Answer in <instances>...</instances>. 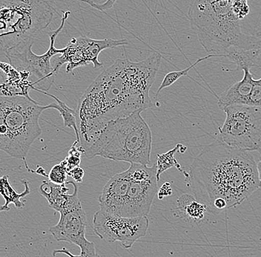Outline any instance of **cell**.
<instances>
[{"instance_id":"6da1fadb","label":"cell","mask_w":261,"mask_h":257,"mask_svg":"<svg viewBox=\"0 0 261 257\" xmlns=\"http://www.w3.org/2000/svg\"><path fill=\"white\" fill-rule=\"evenodd\" d=\"M161 61L160 53L137 63L117 59L90 84L76 109L80 145L83 150L108 123L152 106L150 89Z\"/></svg>"},{"instance_id":"7a4b0ae2","label":"cell","mask_w":261,"mask_h":257,"mask_svg":"<svg viewBox=\"0 0 261 257\" xmlns=\"http://www.w3.org/2000/svg\"><path fill=\"white\" fill-rule=\"evenodd\" d=\"M185 183L195 197L210 206L222 199L228 209L240 205L260 189L257 162L252 152L240 150L217 140L205 146L189 168L184 171Z\"/></svg>"},{"instance_id":"3957f363","label":"cell","mask_w":261,"mask_h":257,"mask_svg":"<svg viewBox=\"0 0 261 257\" xmlns=\"http://www.w3.org/2000/svg\"><path fill=\"white\" fill-rule=\"evenodd\" d=\"M236 0H190L188 17L198 40L208 53L223 57L228 49H260L261 40L241 30L233 12Z\"/></svg>"},{"instance_id":"277c9868","label":"cell","mask_w":261,"mask_h":257,"mask_svg":"<svg viewBox=\"0 0 261 257\" xmlns=\"http://www.w3.org/2000/svg\"><path fill=\"white\" fill-rule=\"evenodd\" d=\"M142 111L108 123L84 150L89 159L100 156L114 161L151 163L152 135Z\"/></svg>"},{"instance_id":"5b68a950","label":"cell","mask_w":261,"mask_h":257,"mask_svg":"<svg viewBox=\"0 0 261 257\" xmlns=\"http://www.w3.org/2000/svg\"><path fill=\"white\" fill-rule=\"evenodd\" d=\"M49 109L32 98L0 96V150L13 158L22 159L29 172L26 157L42 129L41 114Z\"/></svg>"},{"instance_id":"8992f818","label":"cell","mask_w":261,"mask_h":257,"mask_svg":"<svg viewBox=\"0 0 261 257\" xmlns=\"http://www.w3.org/2000/svg\"><path fill=\"white\" fill-rule=\"evenodd\" d=\"M56 13L54 0H0V52L36 40Z\"/></svg>"},{"instance_id":"52a82bcc","label":"cell","mask_w":261,"mask_h":257,"mask_svg":"<svg viewBox=\"0 0 261 257\" xmlns=\"http://www.w3.org/2000/svg\"><path fill=\"white\" fill-rule=\"evenodd\" d=\"M71 11L63 12L61 24L56 30L48 32L50 38V45L48 51L42 55H36L32 51V46L35 40H27L19 42V44L8 49L6 55L10 64L13 65L18 71L28 72L30 74V79L35 91H46L55 83V77L57 74L54 70L53 65L50 63L52 57L63 52V49L55 48V41L57 36L63 31L65 22Z\"/></svg>"},{"instance_id":"ba28073f","label":"cell","mask_w":261,"mask_h":257,"mask_svg":"<svg viewBox=\"0 0 261 257\" xmlns=\"http://www.w3.org/2000/svg\"><path fill=\"white\" fill-rule=\"evenodd\" d=\"M222 110L226 119L219 129L220 141L246 151L261 153V107L233 105Z\"/></svg>"},{"instance_id":"9c48e42d","label":"cell","mask_w":261,"mask_h":257,"mask_svg":"<svg viewBox=\"0 0 261 257\" xmlns=\"http://www.w3.org/2000/svg\"><path fill=\"white\" fill-rule=\"evenodd\" d=\"M128 170L132 181L121 217H148L158 191L156 163L151 167L132 163Z\"/></svg>"},{"instance_id":"30bf717a","label":"cell","mask_w":261,"mask_h":257,"mask_svg":"<svg viewBox=\"0 0 261 257\" xmlns=\"http://www.w3.org/2000/svg\"><path fill=\"white\" fill-rule=\"evenodd\" d=\"M149 227L148 217H123L99 209L93 219V229L101 240L120 242L129 249L138 240L146 237Z\"/></svg>"},{"instance_id":"8fae6325","label":"cell","mask_w":261,"mask_h":257,"mask_svg":"<svg viewBox=\"0 0 261 257\" xmlns=\"http://www.w3.org/2000/svg\"><path fill=\"white\" fill-rule=\"evenodd\" d=\"M127 44L126 39L94 40L85 35L73 37L63 49L61 56L57 59L54 69L58 73L60 68L67 63L66 73H69L78 67L86 66L91 63L94 69H101L103 68V64L99 61L98 57L102 51Z\"/></svg>"},{"instance_id":"7c38bea8","label":"cell","mask_w":261,"mask_h":257,"mask_svg":"<svg viewBox=\"0 0 261 257\" xmlns=\"http://www.w3.org/2000/svg\"><path fill=\"white\" fill-rule=\"evenodd\" d=\"M87 217L83 206L60 213V220L49 231L56 241L74 244L80 248L89 240L86 239Z\"/></svg>"},{"instance_id":"4fadbf2b","label":"cell","mask_w":261,"mask_h":257,"mask_svg":"<svg viewBox=\"0 0 261 257\" xmlns=\"http://www.w3.org/2000/svg\"><path fill=\"white\" fill-rule=\"evenodd\" d=\"M130 181L132 178L128 169L112 176L104 186L99 197L101 211L121 217Z\"/></svg>"},{"instance_id":"5bb4252c","label":"cell","mask_w":261,"mask_h":257,"mask_svg":"<svg viewBox=\"0 0 261 257\" xmlns=\"http://www.w3.org/2000/svg\"><path fill=\"white\" fill-rule=\"evenodd\" d=\"M40 193L48 201L49 207L60 214L82 204L78 197L77 184L73 181L56 184L50 181H44L40 185Z\"/></svg>"},{"instance_id":"9a60e30c","label":"cell","mask_w":261,"mask_h":257,"mask_svg":"<svg viewBox=\"0 0 261 257\" xmlns=\"http://www.w3.org/2000/svg\"><path fill=\"white\" fill-rule=\"evenodd\" d=\"M30 74L16 70L10 63L0 61V96H23L32 98L29 90L33 89Z\"/></svg>"},{"instance_id":"2e32d148","label":"cell","mask_w":261,"mask_h":257,"mask_svg":"<svg viewBox=\"0 0 261 257\" xmlns=\"http://www.w3.org/2000/svg\"><path fill=\"white\" fill-rule=\"evenodd\" d=\"M175 211L182 220L188 222H199L205 217L207 205L197 200L195 196L184 193L177 199Z\"/></svg>"},{"instance_id":"e0dca14e","label":"cell","mask_w":261,"mask_h":257,"mask_svg":"<svg viewBox=\"0 0 261 257\" xmlns=\"http://www.w3.org/2000/svg\"><path fill=\"white\" fill-rule=\"evenodd\" d=\"M8 176L0 177V195L4 198L6 203L3 205L0 206V212L3 211H9V204H13L15 206L16 208L23 209L25 204L23 201H21L22 198L30 194L31 189L29 186V182L28 180L22 179L21 183L24 185V190L23 192L19 193L16 192L9 182Z\"/></svg>"},{"instance_id":"ac0fdd59","label":"cell","mask_w":261,"mask_h":257,"mask_svg":"<svg viewBox=\"0 0 261 257\" xmlns=\"http://www.w3.org/2000/svg\"><path fill=\"white\" fill-rule=\"evenodd\" d=\"M260 49H244L238 47H231L228 49L223 57H226L230 61L236 64L234 72L241 71L253 66H258L256 63L260 56Z\"/></svg>"},{"instance_id":"d6986e66","label":"cell","mask_w":261,"mask_h":257,"mask_svg":"<svg viewBox=\"0 0 261 257\" xmlns=\"http://www.w3.org/2000/svg\"><path fill=\"white\" fill-rule=\"evenodd\" d=\"M38 92L42 93L45 96L50 97L54 98L56 103H51L48 105L49 109H57L60 112V115L63 118L64 121L65 127L68 128L73 129L76 135V141L80 144L79 132H78L77 125H76V110L71 109L69 106H67L63 101H60L56 96L46 92V91H40L38 90Z\"/></svg>"},{"instance_id":"ffe728a7","label":"cell","mask_w":261,"mask_h":257,"mask_svg":"<svg viewBox=\"0 0 261 257\" xmlns=\"http://www.w3.org/2000/svg\"><path fill=\"white\" fill-rule=\"evenodd\" d=\"M182 145L181 144H177L174 148L166 153L156 154V181H159L161 175L171 168H175L178 171L184 173V170H182V167L174 158V155L177 152L179 151Z\"/></svg>"},{"instance_id":"44dd1931","label":"cell","mask_w":261,"mask_h":257,"mask_svg":"<svg viewBox=\"0 0 261 257\" xmlns=\"http://www.w3.org/2000/svg\"><path fill=\"white\" fill-rule=\"evenodd\" d=\"M210 57H217L215 55H208L207 56L201 57V58L198 59L195 63H194L193 64L190 65V66L188 67V68H185L184 70H180V71L178 72H171V73H168L167 75L165 76L164 79L161 83V86H160L159 88H158V91H156V96H158V95L161 92V91L163 89V88L169 87V86H171L173 83H175L176 81H178L179 78H182V77L187 76L188 74H189V71H190L192 68H193L195 65L200 63V62L203 61V60H206V59L210 58Z\"/></svg>"},{"instance_id":"7402d4cb","label":"cell","mask_w":261,"mask_h":257,"mask_svg":"<svg viewBox=\"0 0 261 257\" xmlns=\"http://www.w3.org/2000/svg\"><path fill=\"white\" fill-rule=\"evenodd\" d=\"M79 143L75 142L71 146V149L68 151V155L65 158L66 163L67 171L73 169L76 167H80L81 163L82 155H84V150L81 145L78 146Z\"/></svg>"},{"instance_id":"603a6c76","label":"cell","mask_w":261,"mask_h":257,"mask_svg":"<svg viewBox=\"0 0 261 257\" xmlns=\"http://www.w3.org/2000/svg\"><path fill=\"white\" fill-rule=\"evenodd\" d=\"M68 176L66 163L65 160L59 165H55L48 175V181L56 184H65Z\"/></svg>"},{"instance_id":"cb8c5ba5","label":"cell","mask_w":261,"mask_h":257,"mask_svg":"<svg viewBox=\"0 0 261 257\" xmlns=\"http://www.w3.org/2000/svg\"><path fill=\"white\" fill-rule=\"evenodd\" d=\"M76 1L87 3L95 9L99 10L100 11H106L113 8L117 0H106L103 3H95L92 0H76Z\"/></svg>"},{"instance_id":"d4e9b609","label":"cell","mask_w":261,"mask_h":257,"mask_svg":"<svg viewBox=\"0 0 261 257\" xmlns=\"http://www.w3.org/2000/svg\"><path fill=\"white\" fill-rule=\"evenodd\" d=\"M81 254L85 257H100L96 251L94 242L88 241L84 245L81 247Z\"/></svg>"},{"instance_id":"484cf974","label":"cell","mask_w":261,"mask_h":257,"mask_svg":"<svg viewBox=\"0 0 261 257\" xmlns=\"http://www.w3.org/2000/svg\"><path fill=\"white\" fill-rule=\"evenodd\" d=\"M156 194H158V198L160 200H163L164 198L168 197V196H172L173 188L171 186V183L169 181L165 182L162 186L158 190Z\"/></svg>"},{"instance_id":"4316f807","label":"cell","mask_w":261,"mask_h":257,"mask_svg":"<svg viewBox=\"0 0 261 257\" xmlns=\"http://www.w3.org/2000/svg\"><path fill=\"white\" fill-rule=\"evenodd\" d=\"M68 176H71L76 183L83 182L85 171L81 167H76L68 172Z\"/></svg>"},{"instance_id":"83f0119b","label":"cell","mask_w":261,"mask_h":257,"mask_svg":"<svg viewBox=\"0 0 261 257\" xmlns=\"http://www.w3.org/2000/svg\"><path fill=\"white\" fill-rule=\"evenodd\" d=\"M57 253H65V254L68 255V256L70 257H85L83 255H73V253H71L69 250H68L65 248H63L62 250H55L53 251V256H55L57 254Z\"/></svg>"},{"instance_id":"f1b7e54d","label":"cell","mask_w":261,"mask_h":257,"mask_svg":"<svg viewBox=\"0 0 261 257\" xmlns=\"http://www.w3.org/2000/svg\"><path fill=\"white\" fill-rule=\"evenodd\" d=\"M257 174H258L259 184L261 189V159L257 163Z\"/></svg>"},{"instance_id":"f546056e","label":"cell","mask_w":261,"mask_h":257,"mask_svg":"<svg viewBox=\"0 0 261 257\" xmlns=\"http://www.w3.org/2000/svg\"><path fill=\"white\" fill-rule=\"evenodd\" d=\"M34 173H37V174L42 175V176L48 177V175L45 173V170L42 168H38V169L34 171Z\"/></svg>"},{"instance_id":"4dcf8cb0","label":"cell","mask_w":261,"mask_h":257,"mask_svg":"<svg viewBox=\"0 0 261 257\" xmlns=\"http://www.w3.org/2000/svg\"><path fill=\"white\" fill-rule=\"evenodd\" d=\"M260 155H261V153H260Z\"/></svg>"}]
</instances>
